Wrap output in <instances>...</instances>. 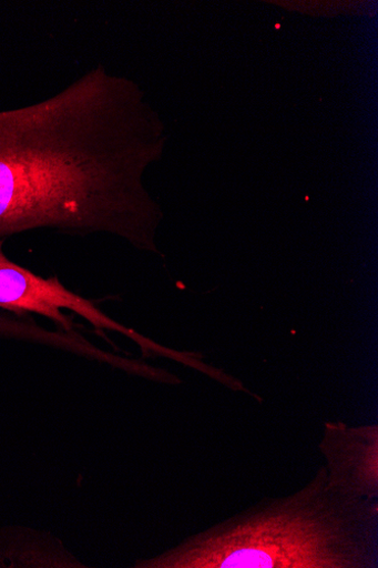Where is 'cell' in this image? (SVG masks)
Listing matches in <instances>:
<instances>
[{
  "mask_svg": "<svg viewBox=\"0 0 378 568\" xmlns=\"http://www.w3.org/2000/svg\"><path fill=\"white\" fill-rule=\"evenodd\" d=\"M136 568H377L378 500L328 485L326 466L300 490L264 498Z\"/></svg>",
  "mask_w": 378,
  "mask_h": 568,
  "instance_id": "1",
  "label": "cell"
},
{
  "mask_svg": "<svg viewBox=\"0 0 378 568\" xmlns=\"http://www.w3.org/2000/svg\"><path fill=\"white\" fill-rule=\"evenodd\" d=\"M4 243L0 242V310L41 316L75 335L74 324L64 313L70 312L89 322L104 338V331L135 338L136 331L104 315L93 301L69 290L58 276L44 278L12 262Z\"/></svg>",
  "mask_w": 378,
  "mask_h": 568,
  "instance_id": "2",
  "label": "cell"
},
{
  "mask_svg": "<svg viewBox=\"0 0 378 568\" xmlns=\"http://www.w3.org/2000/svg\"><path fill=\"white\" fill-rule=\"evenodd\" d=\"M329 487L345 496L378 500V427L326 423L318 445Z\"/></svg>",
  "mask_w": 378,
  "mask_h": 568,
  "instance_id": "3",
  "label": "cell"
}]
</instances>
